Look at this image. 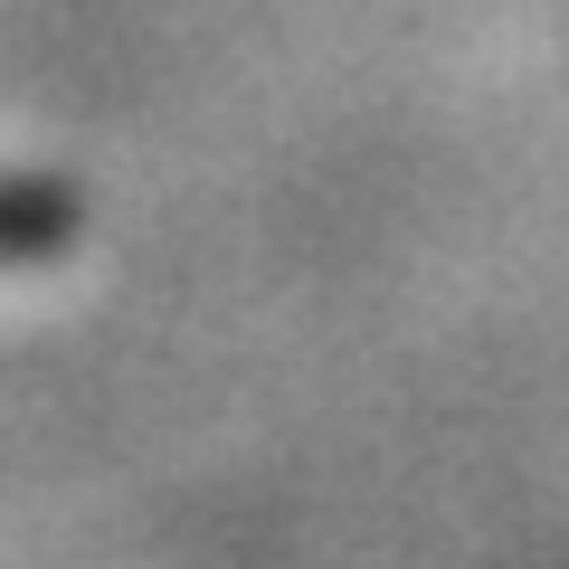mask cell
<instances>
[{
    "instance_id": "1",
    "label": "cell",
    "mask_w": 569,
    "mask_h": 569,
    "mask_svg": "<svg viewBox=\"0 0 569 569\" xmlns=\"http://www.w3.org/2000/svg\"><path fill=\"white\" fill-rule=\"evenodd\" d=\"M77 228H86L77 190H58V181H0V257H58Z\"/></svg>"
}]
</instances>
